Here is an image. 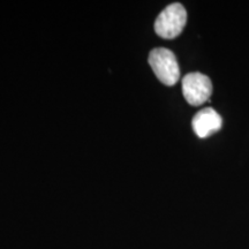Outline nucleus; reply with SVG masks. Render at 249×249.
<instances>
[{
  "mask_svg": "<svg viewBox=\"0 0 249 249\" xmlns=\"http://www.w3.org/2000/svg\"><path fill=\"white\" fill-rule=\"evenodd\" d=\"M183 97L192 107H200L211 97L213 83L204 74L194 71L183 76L182 79Z\"/></svg>",
  "mask_w": 249,
  "mask_h": 249,
  "instance_id": "3",
  "label": "nucleus"
},
{
  "mask_svg": "<svg viewBox=\"0 0 249 249\" xmlns=\"http://www.w3.org/2000/svg\"><path fill=\"white\" fill-rule=\"evenodd\" d=\"M149 65L165 86H174L180 79V68L176 55L169 49H154L149 54Z\"/></svg>",
  "mask_w": 249,
  "mask_h": 249,
  "instance_id": "1",
  "label": "nucleus"
},
{
  "mask_svg": "<svg viewBox=\"0 0 249 249\" xmlns=\"http://www.w3.org/2000/svg\"><path fill=\"white\" fill-rule=\"evenodd\" d=\"M187 22V12L179 2L167 6L155 21V31L158 36L165 39L178 37Z\"/></svg>",
  "mask_w": 249,
  "mask_h": 249,
  "instance_id": "2",
  "label": "nucleus"
},
{
  "mask_svg": "<svg viewBox=\"0 0 249 249\" xmlns=\"http://www.w3.org/2000/svg\"><path fill=\"white\" fill-rule=\"evenodd\" d=\"M222 117L211 107H205L197 112L192 120L193 129L201 139H205L218 132L222 128Z\"/></svg>",
  "mask_w": 249,
  "mask_h": 249,
  "instance_id": "4",
  "label": "nucleus"
}]
</instances>
